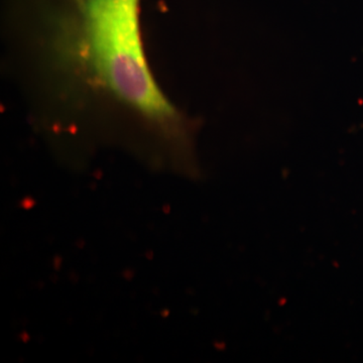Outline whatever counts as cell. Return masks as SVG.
Instances as JSON below:
<instances>
[{"mask_svg":"<svg viewBox=\"0 0 363 363\" xmlns=\"http://www.w3.org/2000/svg\"><path fill=\"white\" fill-rule=\"evenodd\" d=\"M4 28L9 75L45 130L188 142L192 123L150 65L140 0H9Z\"/></svg>","mask_w":363,"mask_h":363,"instance_id":"obj_1","label":"cell"}]
</instances>
